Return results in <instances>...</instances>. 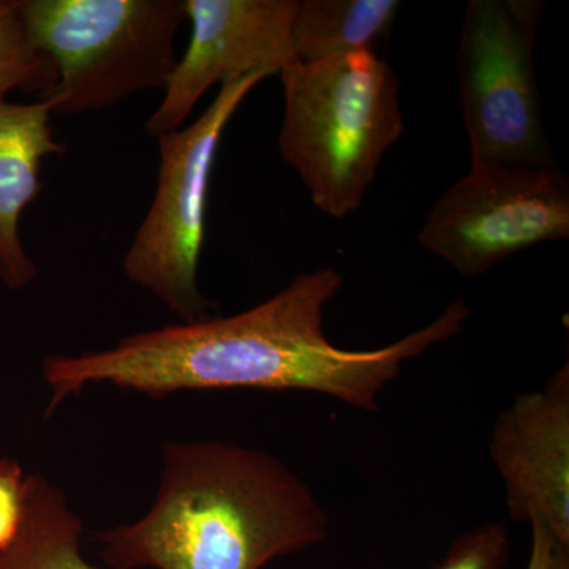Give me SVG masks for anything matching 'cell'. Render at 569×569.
Instances as JSON below:
<instances>
[{
	"label": "cell",
	"mask_w": 569,
	"mask_h": 569,
	"mask_svg": "<svg viewBox=\"0 0 569 569\" xmlns=\"http://www.w3.org/2000/svg\"><path fill=\"white\" fill-rule=\"evenodd\" d=\"M336 269L295 277L268 301L238 316L163 326L114 347L52 356L47 417L69 396L110 383L151 397L200 389H306L366 411L408 359L462 331L470 307L458 299L432 323L377 350H343L325 335V309L342 288Z\"/></svg>",
	"instance_id": "6da1fadb"
},
{
	"label": "cell",
	"mask_w": 569,
	"mask_h": 569,
	"mask_svg": "<svg viewBox=\"0 0 569 569\" xmlns=\"http://www.w3.org/2000/svg\"><path fill=\"white\" fill-rule=\"evenodd\" d=\"M326 533L328 516L312 490L274 456L170 441L148 515L99 538L112 569H261Z\"/></svg>",
	"instance_id": "7a4b0ae2"
},
{
	"label": "cell",
	"mask_w": 569,
	"mask_h": 569,
	"mask_svg": "<svg viewBox=\"0 0 569 569\" xmlns=\"http://www.w3.org/2000/svg\"><path fill=\"white\" fill-rule=\"evenodd\" d=\"M279 151L318 211L343 219L361 208L385 153L403 133L400 80L376 51L279 71Z\"/></svg>",
	"instance_id": "3957f363"
},
{
	"label": "cell",
	"mask_w": 569,
	"mask_h": 569,
	"mask_svg": "<svg viewBox=\"0 0 569 569\" xmlns=\"http://www.w3.org/2000/svg\"><path fill=\"white\" fill-rule=\"evenodd\" d=\"M32 40L58 82L41 100L52 114L110 110L137 93L163 91L178 66L183 0H18Z\"/></svg>",
	"instance_id": "277c9868"
},
{
	"label": "cell",
	"mask_w": 569,
	"mask_h": 569,
	"mask_svg": "<svg viewBox=\"0 0 569 569\" xmlns=\"http://www.w3.org/2000/svg\"><path fill=\"white\" fill-rule=\"evenodd\" d=\"M271 74L223 82L219 96L190 126L157 138L159 176L149 211L138 227L122 269L127 279L156 296L181 323L208 320L211 302L198 288L209 186L224 129L246 97Z\"/></svg>",
	"instance_id": "5b68a950"
},
{
	"label": "cell",
	"mask_w": 569,
	"mask_h": 569,
	"mask_svg": "<svg viewBox=\"0 0 569 569\" xmlns=\"http://www.w3.org/2000/svg\"><path fill=\"white\" fill-rule=\"evenodd\" d=\"M545 9L539 0L468 2L458 77L471 163L557 167L533 62Z\"/></svg>",
	"instance_id": "8992f818"
},
{
	"label": "cell",
	"mask_w": 569,
	"mask_h": 569,
	"mask_svg": "<svg viewBox=\"0 0 569 569\" xmlns=\"http://www.w3.org/2000/svg\"><path fill=\"white\" fill-rule=\"evenodd\" d=\"M568 238V176L557 167L500 163H471L438 198L418 233L422 249L466 277Z\"/></svg>",
	"instance_id": "52a82bcc"
},
{
	"label": "cell",
	"mask_w": 569,
	"mask_h": 569,
	"mask_svg": "<svg viewBox=\"0 0 569 569\" xmlns=\"http://www.w3.org/2000/svg\"><path fill=\"white\" fill-rule=\"evenodd\" d=\"M189 44L179 58L162 102L146 122L152 138L181 129L212 86L296 62L298 0H183Z\"/></svg>",
	"instance_id": "ba28073f"
},
{
	"label": "cell",
	"mask_w": 569,
	"mask_h": 569,
	"mask_svg": "<svg viewBox=\"0 0 569 569\" xmlns=\"http://www.w3.org/2000/svg\"><path fill=\"white\" fill-rule=\"evenodd\" d=\"M490 455L507 482L509 515L569 546L568 366L498 418Z\"/></svg>",
	"instance_id": "9c48e42d"
},
{
	"label": "cell",
	"mask_w": 569,
	"mask_h": 569,
	"mask_svg": "<svg viewBox=\"0 0 569 569\" xmlns=\"http://www.w3.org/2000/svg\"><path fill=\"white\" fill-rule=\"evenodd\" d=\"M52 108L0 100V280L24 290L39 274L21 239V217L43 190L44 160L62 156L66 144L52 132Z\"/></svg>",
	"instance_id": "30bf717a"
},
{
	"label": "cell",
	"mask_w": 569,
	"mask_h": 569,
	"mask_svg": "<svg viewBox=\"0 0 569 569\" xmlns=\"http://www.w3.org/2000/svg\"><path fill=\"white\" fill-rule=\"evenodd\" d=\"M81 531L66 493L41 475H31L21 529L0 552V569H97L82 557Z\"/></svg>",
	"instance_id": "8fae6325"
},
{
	"label": "cell",
	"mask_w": 569,
	"mask_h": 569,
	"mask_svg": "<svg viewBox=\"0 0 569 569\" xmlns=\"http://www.w3.org/2000/svg\"><path fill=\"white\" fill-rule=\"evenodd\" d=\"M402 3L397 0H298L296 62L356 51H376L387 39Z\"/></svg>",
	"instance_id": "7c38bea8"
},
{
	"label": "cell",
	"mask_w": 569,
	"mask_h": 569,
	"mask_svg": "<svg viewBox=\"0 0 569 569\" xmlns=\"http://www.w3.org/2000/svg\"><path fill=\"white\" fill-rule=\"evenodd\" d=\"M58 82V69L48 52L32 40L18 0H0V100L11 92L44 97Z\"/></svg>",
	"instance_id": "4fadbf2b"
},
{
	"label": "cell",
	"mask_w": 569,
	"mask_h": 569,
	"mask_svg": "<svg viewBox=\"0 0 569 569\" xmlns=\"http://www.w3.org/2000/svg\"><path fill=\"white\" fill-rule=\"evenodd\" d=\"M507 552L503 529L489 526L459 541L440 569H500Z\"/></svg>",
	"instance_id": "5bb4252c"
},
{
	"label": "cell",
	"mask_w": 569,
	"mask_h": 569,
	"mask_svg": "<svg viewBox=\"0 0 569 569\" xmlns=\"http://www.w3.org/2000/svg\"><path fill=\"white\" fill-rule=\"evenodd\" d=\"M26 479L17 460L0 458V552L9 548L21 529Z\"/></svg>",
	"instance_id": "9a60e30c"
},
{
	"label": "cell",
	"mask_w": 569,
	"mask_h": 569,
	"mask_svg": "<svg viewBox=\"0 0 569 569\" xmlns=\"http://www.w3.org/2000/svg\"><path fill=\"white\" fill-rule=\"evenodd\" d=\"M533 541L527 569H569L568 546L561 545L545 527L531 523Z\"/></svg>",
	"instance_id": "2e32d148"
}]
</instances>
